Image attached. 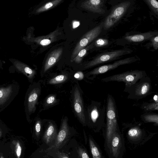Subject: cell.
I'll return each instance as SVG.
<instances>
[{
  "instance_id": "484cf974",
  "label": "cell",
  "mask_w": 158,
  "mask_h": 158,
  "mask_svg": "<svg viewBox=\"0 0 158 158\" xmlns=\"http://www.w3.org/2000/svg\"><path fill=\"white\" fill-rule=\"evenodd\" d=\"M67 79V76L64 75H60L51 79L48 82L51 84H55L63 82Z\"/></svg>"
},
{
  "instance_id": "603a6c76",
  "label": "cell",
  "mask_w": 158,
  "mask_h": 158,
  "mask_svg": "<svg viewBox=\"0 0 158 158\" xmlns=\"http://www.w3.org/2000/svg\"><path fill=\"white\" fill-rule=\"evenodd\" d=\"M142 134V131L138 127H134L130 129L128 132V136L131 139L139 137Z\"/></svg>"
},
{
  "instance_id": "d6a6232c",
  "label": "cell",
  "mask_w": 158,
  "mask_h": 158,
  "mask_svg": "<svg viewBox=\"0 0 158 158\" xmlns=\"http://www.w3.org/2000/svg\"><path fill=\"white\" fill-rule=\"evenodd\" d=\"M56 98L54 95H51L48 97L47 99L46 103L48 105L53 104L56 101Z\"/></svg>"
},
{
  "instance_id": "2e32d148",
  "label": "cell",
  "mask_w": 158,
  "mask_h": 158,
  "mask_svg": "<svg viewBox=\"0 0 158 158\" xmlns=\"http://www.w3.org/2000/svg\"><path fill=\"white\" fill-rule=\"evenodd\" d=\"M59 33L58 30H56L48 35L39 37L35 39L38 44L42 46H46L57 40Z\"/></svg>"
},
{
  "instance_id": "ab89813d",
  "label": "cell",
  "mask_w": 158,
  "mask_h": 158,
  "mask_svg": "<svg viewBox=\"0 0 158 158\" xmlns=\"http://www.w3.org/2000/svg\"><path fill=\"white\" fill-rule=\"evenodd\" d=\"M1 158H3V157H1Z\"/></svg>"
},
{
  "instance_id": "cb8c5ba5",
  "label": "cell",
  "mask_w": 158,
  "mask_h": 158,
  "mask_svg": "<svg viewBox=\"0 0 158 158\" xmlns=\"http://www.w3.org/2000/svg\"><path fill=\"white\" fill-rule=\"evenodd\" d=\"M143 120L147 122L154 123L158 125V115L156 114H147L142 117Z\"/></svg>"
},
{
  "instance_id": "1f68e13d",
  "label": "cell",
  "mask_w": 158,
  "mask_h": 158,
  "mask_svg": "<svg viewBox=\"0 0 158 158\" xmlns=\"http://www.w3.org/2000/svg\"><path fill=\"white\" fill-rule=\"evenodd\" d=\"M22 148L19 143L17 142L15 146V152L17 158H19L22 152Z\"/></svg>"
},
{
  "instance_id": "9c48e42d",
  "label": "cell",
  "mask_w": 158,
  "mask_h": 158,
  "mask_svg": "<svg viewBox=\"0 0 158 158\" xmlns=\"http://www.w3.org/2000/svg\"><path fill=\"white\" fill-rule=\"evenodd\" d=\"M67 119L64 118L62 120L61 125L58 134L55 139L54 144L44 151L48 152L57 151L61 148L68 140L70 135Z\"/></svg>"
},
{
  "instance_id": "ac0fdd59",
  "label": "cell",
  "mask_w": 158,
  "mask_h": 158,
  "mask_svg": "<svg viewBox=\"0 0 158 158\" xmlns=\"http://www.w3.org/2000/svg\"><path fill=\"white\" fill-rule=\"evenodd\" d=\"M99 104L93 106L90 112V118L93 123H96L99 119L104 118L105 108L102 109L99 106Z\"/></svg>"
},
{
  "instance_id": "f546056e",
  "label": "cell",
  "mask_w": 158,
  "mask_h": 158,
  "mask_svg": "<svg viewBox=\"0 0 158 158\" xmlns=\"http://www.w3.org/2000/svg\"><path fill=\"white\" fill-rule=\"evenodd\" d=\"M77 152L79 158H89L85 150L82 148H79Z\"/></svg>"
},
{
  "instance_id": "8992f818",
  "label": "cell",
  "mask_w": 158,
  "mask_h": 158,
  "mask_svg": "<svg viewBox=\"0 0 158 158\" xmlns=\"http://www.w3.org/2000/svg\"><path fill=\"white\" fill-rule=\"evenodd\" d=\"M40 91L39 87L35 84L30 85L27 90L25 97L24 107L28 121L30 120V116L36 110Z\"/></svg>"
},
{
  "instance_id": "6da1fadb",
  "label": "cell",
  "mask_w": 158,
  "mask_h": 158,
  "mask_svg": "<svg viewBox=\"0 0 158 158\" xmlns=\"http://www.w3.org/2000/svg\"><path fill=\"white\" fill-rule=\"evenodd\" d=\"M115 102L113 98L109 95L107 100L106 135L107 142L109 144L117 129V114Z\"/></svg>"
},
{
  "instance_id": "44dd1931",
  "label": "cell",
  "mask_w": 158,
  "mask_h": 158,
  "mask_svg": "<svg viewBox=\"0 0 158 158\" xmlns=\"http://www.w3.org/2000/svg\"><path fill=\"white\" fill-rule=\"evenodd\" d=\"M94 42L81 50L72 61H74L77 63H81L83 57L86 55L87 51L94 47Z\"/></svg>"
},
{
  "instance_id": "ba28073f",
  "label": "cell",
  "mask_w": 158,
  "mask_h": 158,
  "mask_svg": "<svg viewBox=\"0 0 158 158\" xmlns=\"http://www.w3.org/2000/svg\"><path fill=\"white\" fill-rule=\"evenodd\" d=\"M103 22H102L99 25L87 32L81 37L73 52L71 56L72 61L81 50L98 37L103 28Z\"/></svg>"
},
{
  "instance_id": "e0dca14e",
  "label": "cell",
  "mask_w": 158,
  "mask_h": 158,
  "mask_svg": "<svg viewBox=\"0 0 158 158\" xmlns=\"http://www.w3.org/2000/svg\"><path fill=\"white\" fill-rule=\"evenodd\" d=\"M110 143L112 154L113 156L116 158L119 154L121 147V141L120 135L115 132L113 135Z\"/></svg>"
},
{
  "instance_id": "4316f807",
  "label": "cell",
  "mask_w": 158,
  "mask_h": 158,
  "mask_svg": "<svg viewBox=\"0 0 158 158\" xmlns=\"http://www.w3.org/2000/svg\"><path fill=\"white\" fill-rule=\"evenodd\" d=\"M108 44L109 40L107 39L100 38L94 42V45L96 47L101 48L107 46Z\"/></svg>"
},
{
  "instance_id": "52a82bcc",
  "label": "cell",
  "mask_w": 158,
  "mask_h": 158,
  "mask_svg": "<svg viewBox=\"0 0 158 158\" xmlns=\"http://www.w3.org/2000/svg\"><path fill=\"white\" fill-rule=\"evenodd\" d=\"M131 5L129 1H125L115 6L103 22V28L105 30L114 26L124 15Z\"/></svg>"
},
{
  "instance_id": "5b68a950",
  "label": "cell",
  "mask_w": 158,
  "mask_h": 158,
  "mask_svg": "<svg viewBox=\"0 0 158 158\" xmlns=\"http://www.w3.org/2000/svg\"><path fill=\"white\" fill-rule=\"evenodd\" d=\"M151 89V80L149 77L146 76L142 77L131 86L125 88V90L129 94L128 97L139 99L148 95Z\"/></svg>"
},
{
  "instance_id": "83f0119b",
  "label": "cell",
  "mask_w": 158,
  "mask_h": 158,
  "mask_svg": "<svg viewBox=\"0 0 158 158\" xmlns=\"http://www.w3.org/2000/svg\"><path fill=\"white\" fill-rule=\"evenodd\" d=\"M41 128V123L39 119L37 120L35 123L34 130L35 134L37 137H39L40 133Z\"/></svg>"
},
{
  "instance_id": "30bf717a",
  "label": "cell",
  "mask_w": 158,
  "mask_h": 158,
  "mask_svg": "<svg viewBox=\"0 0 158 158\" xmlns=\"http://www.w3.org/2000/svg\"><path fill=\"white\" fill-rule=\"evenodd\" d=\"M138 57L133 56L116 61L110 64L98 66L87 73L88 75L95 76L105 73L110 70L114 69L118 66L135 62L138 60Z\"/></svg>"
},
{
  "instance_id": "f1b7e54d",
  "label": "cell",
  "mask_w": 158,
  "mask_h": 158,
  "mask_svg": "<svg viewBox=\"0 0 158 158\" xmlns=\"http://www.w3.org/2000/svg\"><path fill=\"white\" fill-rule=\"evenodd\" d=\"M144 108L147 110H158V103L155 102L145 105Z\"/></svg>"
},
{
  "instance_id": "9a60e30c",
  "label": "cell",
  "mask_w": 158,
  "mask_h": 158,
  "mask_svg": "<svg viewBox=\"0 0 158 158\" xmlns=\"http://www.w3.org/2000/svg\"><path fill=\"white\" fill-rule=\"evenodd\" d=\"M56 127L52 122H50L43 136V139L47 144L55 140L57 135Z\"/></svg>"
},
{
  "instance_id": "277c9868",
  "label": "cell",
  "mask_w": 158,
  "mask_h": 158,
  "mask_svg": "<svg viewBox=\"0 0 158 158\" xmlns=\"http://www.w3.org/2000/svg\"><path fill=\"white\" fill-rule=\"evenodd\" d=\"M20 86L15 81L2 85L0 87V113L6 108L18 94Z\"/></svg>"
},
{
  "instance_id": "7a4b0ae2",
  "label": "cell",
  "mask_w": 158,
  "mask_h": 158,
  "mask_svg": "<svg viewBox=\"0 0 158 158\" xmlns=\"http://www.w3.org/2000/svg\"><path fill=\"white\" fill-rule=\"evenodd\" d=\"M133 51L130 49L124 48L101 53L92 60L86 63L84 66L85 69L118 59L124 55L132 53Z\"/></svg>"
},
{
  "instance_id": "836d02e7",
  "label": "cell",
  "mask_w": 158,
  "mask_h": 158,
  "mask_svg": "<svg viewBox=\"0 0 158 158\" xmlns=\"http://www.w3.org/2000/svg\"><path fill=\"white\" fill-rule=\"evenodd\" d=\"M56 153L57 158H69L67 154L58 150L56 151Z\"/></svg>"
},
{
  "instance_id": "4fadbf2b",
  "label": "cell",
  "mask_w": 158,
  "mask_h": 158,
  "mask_svg": "<svg viewBox=\"0 0 158 158\" xmlns=\"http://www.w3.org/2000/svg\"><path fill=\"white\" fill-rule=\"evenodd\" d=\"M63 48H59L52 52L49 55L44 64L43 73L46 72L58 61L63 52Z\"/></svg>"
},
{
  "instance_id": "f35d334b",
  "label": "cell",
  "mask_w": 158,
  "mask_h": 158,
  "mask_svg": "<svg viewBox=\"0 0 158 158\" xmlns=\"http://www.w3.org/2000/svg\"><path fill=\"white\" fill-rule=\"evenodd\" d=\"M2 85H1L0 84V87Z\"/></svg>"
},
{
  "instance_id": "d4e9b609",
  "label": "cell",
  "mask_w": 158,
  "mask_h": 158,
  "mask_svg": "<svg viewBox=\"0 0 158 158\" xmlns=\"http://www.w3.org/2000/svg\"><path fill=\"white\" fill-rule=\"evenodd\" d=\"M144 1L148 5L153 12L158 15V2L156 0H145Z\"/></svg>"
},
{
  "instance_id": "7402d4cb",
  "label": "cell",
  "mask_w": 158,
  "mask_h": 158,
  "mask_svg": "<svg viewBox=\"0 0 158 158\" xmlns=\"http://www.w3.org/2000/svg\"><path fill=\"white\" fill-rule=\"evenodd\" d=\"M89 144L91 153L93 158H102L101 153L98 148L93 140L89 139Z\"/></svg>"
},
{
  "instance_id": "d6986e66",
  "label": "cell",
  "mask_w": 158,
  "mask_h": 158,
  "mask_svg": "<svg viewBox=\"0 0 158 158\" xmlns=\"http://www.w3.org/2000/svg\"><path fill=\"white\" fill-rule=\"evenodd\" d=\"M16 67L19 73L23 74L30 82H32L36 73L35 70L29 66L25 65H17Z\"/></svg>"
},
{
  "instance_id": "3957f363",
  "label": "cell",
  "mask_w": 158,
  "mask_h": 158,
  "mask_svg": "<svg viewBox=\"0 0 158 158\" xmlns=\"http://www.w3.org/2000/svg\"><path fill=\"white\" fill-rule=\"evenodd\" d=\"M146 76V73L144 71L134 70L113 75L103 78L101 80L106 82H123L125 83V88H128L133 85L140 79Z\"/></svg>"
},
{
  "instance_id": "ffe728a7",
  "label": "cell",
  "mask_w": 158,
  "mask_h": 158,
  "mask_svg": "<svg viewBox=\"0 0 158 158\" xmlns=\"http://www.w3.org/2000/svg\"><path fill=\"white\" fill-rule=\"evenodd\" d=\"M62 1V0H54L50 1L38 8L36 10V13H40L49 10L58 5Z\"/></svg>"
},
{
  "instance_id": "d590c367",
  "label": "cell",
  "mask_w": 158,
  "mask_h": 158,
  "mask_svg": "<svg viewBox=\"0 0 158 158\" xmlns=\"http://www.w3.org/2000/svg\"><path fill=\"white\" fill-rule=\"evenodd\" d=\"M80 24V23L79 21L74 20L72 23V27L73 29L77 27Z\"/></svg>"
},
{
  "instance_id": "8fae6325",
  "label": "cell",
  "mask_w": 158,
  "mask_h": 158,
  "mask_svg": "<svg viewBox=\"0 0 158 158\" xmlns=\"http://www.w3.org/2000/svg\"><path fill=\"white\" fill-rule=\"evenodd\" d=\"M73 104L74 110L81 122L85 123L84 107L80 92L78 89L75 88L73 93Z\"/></svg>"
},
{
  "instance_id": "5bb4252c",
  "label": "cell",
  "mask_w": 158,
  "mask_h": 158,
  "mask_svg": "<svg viewBox=\"0 0 158 158\" xmlns=\"http://www.w3.org/2000/svg\"><path fill=\"white\" fill-rule=\"evenodd\" d=\"M157 35H158L157 32L149 31L145 33L127 36L125 37V39L131 42H141L150 40L152 37Z\"/></svg>"
},
{
  "instance_id": "74e56055",
  "label": "cell",
  "mask_w": 158,
  "mask_h": 158,
  "mask_svg": "<svg viewBox=\"0 0 158 158\" xmlns=\"http://www.w3.org/2000/svg\"><path fill=\"white\" fill-rule=\"evenodd\" d=\"M2 128L0 127V137H1L2 135Z\"/></svg>"
},
{
  "instance_id": "7c38bea8",
  "label": "cell",
  "mask_w": 158,
  "mask_h": 158,
  "mask_svg": "<svg viewBox=\"0 0 158 158\" xmlns=\"http://www.w3.org/2000/svg\"><path fill=\"white\" fill-rule=\"evenodd\" d=\"M104 2L103 0H86L82 2L81 6L90 12L102 14L105 12L102 8Z\"/></svg>"
},
{
  "instance_id": "8d00e7d4",
  "label": "cell",
  "mask_w": 158,
  "mask_h": 158,
  "mask_svg": "<svg viewBox=\"0 0 158 158\" xmlns=\"http://www.w3.org/2000/svg\"><path fill=\"white\" fill-rule=\"evenodd\" d=\"M153 99L155 102L158 103V96L157 95H155L153 97Z\"/></svg>"
},
{
  "instance_id": "e575fe53",
  "label": "cell",
  "mask_w": 158,
  "mask_h": 158,
  "mask_svg": "<svg viewBox=\"0 0 158 158\" xmlns=\"http://www.w3.org/2000/svg\"><path fill=\"white\" fill-rule=\"evenodd\" d=\"M74 77L76 79L79 80H81L83 78L84 75L82 72L78 71L74 74Z\"/></svg>"
},
{
  "instance_id": "4dcf8cb0",
  "label": "cell",
  "mask_w": 158,
  "mask_h": 158,
  "mask_svg": "<svg viewBox=\"0 0 158 158\" xmlns=\"http://www.w3.org/2000/svg\"><path fill=\"white\" fill-rule=\"evenodd\" d=\"M154 48L156 50L158 48V35L152 37L150 40Z\"/></svg>"
}]
</instances>
